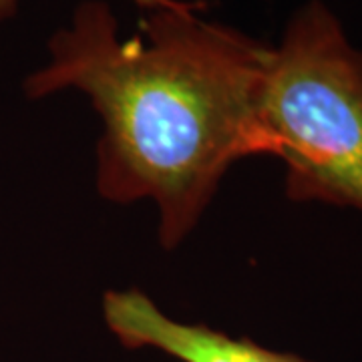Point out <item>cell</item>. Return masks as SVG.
<instances>
[{"mask_svg":"<svg viewBox=\"0 0 362 362\" xmlns=\"http://www.w3.org/2000/svg\"><path fill=\"white\" fill-rule=\"evenodd\" d=\"M18 2L21 0H0V25L6 23V21H11L14 14H16ZM135 2L139 6H143L145 11H149V8H157V6H165L171 0H135Z\"/></svg>","mask_w":362,"mask_h":362,"instance_id":"obj_4","label":"cell"},{"mask_svg":"<svg viewBox=\"0 0 362 362\" xmlns=\"http://www.w3.org/2000/svg\"><path fill=\"white\" fill-rule=\"evenodd\" d=\"M103 318L125 349H156L180 362H312L250 338L228 337L206 324L177 322L137 288L107 292Z\"/></svg>","mask_w":362,"mask_h":362,"instance_id":"obj_3","label":"cell"},{"mask_svg":"<svg viewBox=\"0 0 362 362\" xmlns=\"http://www.w3.org/2000/svg\"><path fill=\"white\" fill-rule=\"evenodd\" d=\"M171 0L121 37L111 6L83 0L49 40V63L28 75V99L85 93L103 121L97 189L105 199H153L159 242L194 230L235 161L268 156L259 99L270 47Z\"/></svg>","mask_w":362,"mask_h":362,"instance_id":"obj_1","label":"cell"},{"mask_svg":"<svg viewBox=\"0 0 362 362\" xmlns=\"http://www.w3.org/2000/svg\"><path fill=\"white\" fill-rule=\"evenodd\" d=\"M259 115L268 156L286 163L290 199L362 211V51L320 0L270 47Z\"/></svg>","mask_w":362,"mask_h":362,"instance_id":"obj_2","label":"cell"}]
</instances>
